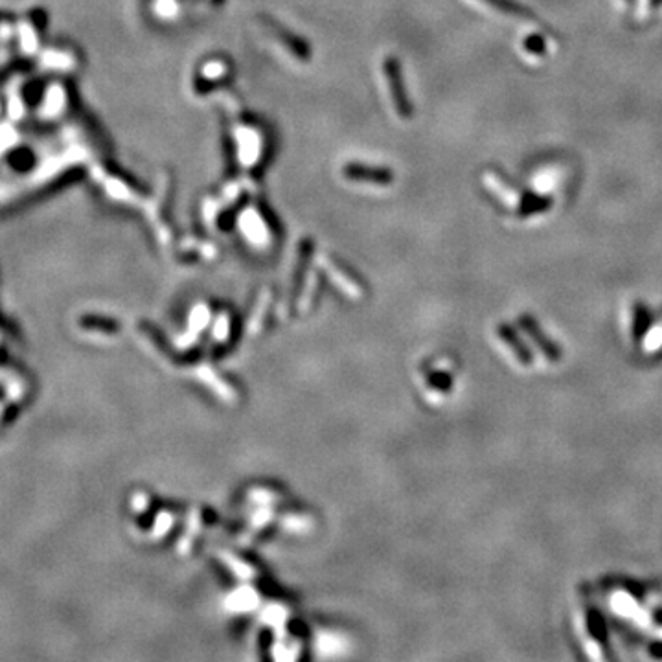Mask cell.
<instances>
[{
    "label": "cell",
    "mask_w": 662,
    "mask_h": 662,
    "mask_svg": "<svg viewBox=\"0 0 662 662\" xmlns=\"http://www.w3.org/2000/svg\"><path fill=\"white\" fill-rule=\"evenodd\" d=\"M385 68H387L388 81H390L392 94H394V102H396V107H397V109H399V112H402L403 117H406V114H409V107H406L405 94H403V91H402V79H399V67H397V65H396V61H392V59H388L387 65H385Z\"/></svg>",
    "instance_id": "1"
},
{
    "label": "cell",
    "mask_w": 662,
    "mask_h": 662,
    "mask_svg": "<svg viewBox=\"0 0 662 662\" xmlns=\"http://www.w3.org/2000/svg\"><path fill=\"white\" fill-rule=\"evenodd\" d=\"M344 173L348 175L350 179L368 180V183L376 184H388L392 180V175L385 171V169L363 168V166H348V168L344 169Z\"/></svg>",
    "instance_id": "2"
},
{
    "label": "cell",
    "mask_w": 662,
    "mask_h": 662,
    "mask_svg": "<svg viewBox=\"0 0 662 662\" xmlns=\"http://www.w3.org/2000/svg\"><path fill=\"white\" fill-rule=\"evenodd\" d=\"M524 328H527L528 333L532 335L537 346H539V348L543 350V353H545L546 357L550 359L552 363H556V361H560V359H561V350H557L556 344L552 343V340H548V337L543 338L541 329L537 328V324H536V322H534L532 319H527V320H524Z\"/></svg>",
    "instance_id": "3"
},
{
    "label": "cell",
    "mask_w": 662,
    "mask_h": 662,
    "mask_svg": "<svg viewBox=\"0 0 662 662\" xmlns=\"http://www.w3.org/2000/svg\"><path fill=\"white\" fill-rule=\"evenodd\" d=\"M644 310V307H640ZM649 328V315L646 311H637V320H635V337L637 340L642 338V335L646 333V329Z\"/></svg>",
    "instance_id": "4"
}]
</instances>
